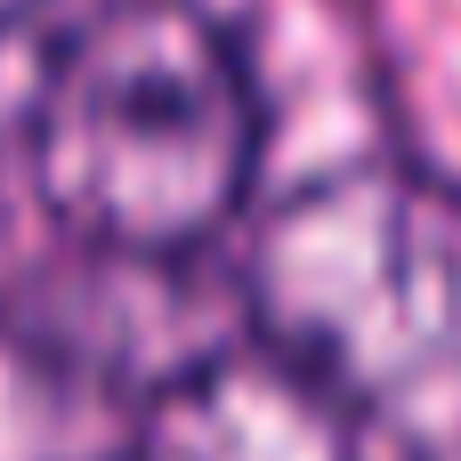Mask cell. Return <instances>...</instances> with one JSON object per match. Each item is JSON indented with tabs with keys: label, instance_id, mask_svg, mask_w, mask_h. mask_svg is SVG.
I'll return each instance as SVG.
<instances>
[{
	"label": "cell",
	"instance_id": "obj_1",
	"mask_svg": "<svg viewBox=\"0 0 461 461\" xmlns=\"http://www.w3.org/2000/svg\"><path fill=\"white\" fill-rule=\"evenodd\" d=\"M259 146L251 65L194 0H97L24 113L41 211L73 243L146 267L235 227Z\"/></svg>",
	"mask_w": 461,
	"mask_h": 461
},
{
	"label": "cell",
	"instance_id": "obj_2",
	"mask_svg": "<svg viewBox=\"0 0 461 461\" xmlns=\"http://www.w3.org/2000/svg\"><path fill=\"white\" fill-rule=\"evenodd\" d=\"M251 332L357 413L461 389V186L348 162L292 186L243 259Z\"/></svg>",
	"mask_w": 461,
	"mask_h": 461
},
{
	"label": "cell",
	"instance_id": "obj_5",
	"mask_svg": "<svg viewBox=\"0 0 461 461\" xmlns=\"http://www.w3.org/2000/svg\"><path fill=\"white\" fill-rule=\"evenodd\" d=\"M89 8H97V0H0V130H8V122L24 130V113H32V97H41L57 49L73 41V24H81Z\"/></svg>",
	"mask_w": 461,
	"mask_h": 461
},
{
	"label": "cell",
	"instance_id": "obj_3",
	"mask_svg": "<svg viewBox=\"0 0 461 461\" xmlns=\"http://www.w3.org/2000/svg\"><path fill=\"white\" fill-rule=\"evenodd\" d=\"M130 461H365L357 405L284 348L194 357L138 405Z\"/></svg>",
	"mask_w": 461,
	"mask_h": 461
},
{
	"label": "cell",
	"instance_id": "obj_4",
	"mask_svg": "<svg viewBox=\"0 0 461 461\" xmlns=\"http://www.w3.org/2000/svg\"><path fill=\"white\" fill-rule=\"evenodd\" d=\"M138 397L65 332L0 308V461H130Z\"/></svg>",
	"mask_w": 461,
	"mask_h": 461
}]
</instances>
